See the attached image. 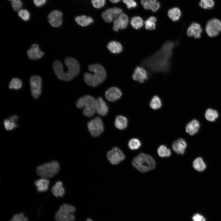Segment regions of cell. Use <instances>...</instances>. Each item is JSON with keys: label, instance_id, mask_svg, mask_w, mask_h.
Segmentation results:
<instances>
[{"label": "cell", "instance_id": "19", "mask_svg": "<svg viewBox=\"0 0 221 221\" xmlns=\"http://www.w3.org/2000/svg\"><path fill=\"white\" fill-rule=\"evenodd\" d=\"M202 31L201 27L199 24L193 22L188 28L187 34L189 37H193L196 38H198L201 36Z\"/></svg>", "mask_w": 221, "mask_h": 221}, {"label": "cell", "instance_id": "41", "mask_svg": "<svg viewBox=\"0 0 221 221\" xmlns=\"http://www.w3.org/2000/svg\"><path fill=\"white\" fill-rule=\"evenodd\" d=\"M28 219L25 217L23 214L21 213L15 215L10 221H27Z\"/></svg>", "mask_w": 221, "mask_h": 221}, {"label": "cell", "instance_id": "18", "mask_svg": "<svg viewBox=\"0 0 221 221\" xmlns=\"http://www.w3.org/2000/svg\"><path fill=\"white\" fill-rule=\"evenodd\" d=\"M187 146V144L186 141L181 138L175 141L172 145L173 150L179 154H184Z\"/></svg>", "mask_w": 221, "mask_h": 221}, {"label": "cell", "instance_id": "37", "mask_svg": "<svg viewBox=\"0 0 221 221\" xmlns=\"http://www.w3.org/2000/svg\"><path fill=\"white\" fill-rule=\"evenodd\" d=\"M18 15L23 20L25 21L28 20L30 18V14L28 11L26 10H21L18 11Z\"/></svg>", "mask_w": 221, "mask_h": 221}, {"label": "cell", "instance_id": "45", "mask_svg": "<svg viewBox=\"0 0 221 221\" xmlns=\"http://www.w3.org/2000/svg\"><path fill=\"white\" fill-rule=\"evenodd\" d=\"M34 4L37 7H40L46 2V0H33Z\"/></svg>", "mask_w": 221, "mask_h": 221}, {"label": "cell", "instance_id": "42", "mask_svg": "<svg viewBox=\"0 0 221 221\" xmlns=\"http://www.w3.org/2000/svg\"><path fill=\"white\" fill-rule=\"evenodd\" d=\"M13 9L16 11H19L22 7V3L21 0H18L11 2Z\"/></svg>", "mask_w": 221, "mask_h": 221}, {"label": "cell", "instance_id": "40", "mask_svg": "<svg viewBox=\"0 0 221 221\" xmlns=\"http://www.w3.org/2000/svg\"><path fill=\"white\" fill-rule=\"evenodd\" d=\"M91 2L94 8L99 9L105 5L106 0H91Z\"/></svg>", "mask_w": 221, "mask_h": 221}, {"label": "cell", "instance_id": "28", "mask_svg": "<svg viewBox=\"0 0 221 221\" xmlns=\"http://www.w3.org/2000/svg\"><path fill=\"white\" fill-rule=\"evenodd\" d=\"M219 116L218 112L211 108L207 109L205 112V116L206 119L210 122H214Z\"/></svg>", "mask_w": 221, "mask_h": 221}, {"label": "cell", "instance_id": "30", "mask_svg": "<svg viewBox=\"0 0 221 221\" xmlns=\"http://www.w3.org/2000/svg\"><path fill=\"white\" fill-rule=\"evenodd\" d=\"M156 18L154 16H151L146 19L144 22L145 28L147 30H153L156 28Z\"/></svg>", "mask_w": 221, "mask_h": 221}, {"label": "cell", "instance_id": "51", "mask_svg": "<svg viewBox=\"0 0 221 221\" xmlns=\"http://www.w3.org/2000/svg\"><path fill=\"white\" fill-rule=\"evenodd\" d=\"M8 0L11 1V2H14V1H17V0Z\"/></svg>", "mask_w": 221, "mask_h": 221}, {"label": "cell", "instance_id": "48", "mask_svg": "<svg viewBox=\"0 0 221 221\" xmlns=\"http://www.w3.org/2000/svg\"><path fill=\"white\" fill-rule=\"evenodd\" d=\"M133 1L134 0H123V2L125 4L127 5Z\"/></svg>", "mask_w": 221, "mask_h": 221}, {"label": "cell", "instance_id": "49", "mask_svg": "<svg viewBox=\"0 0 221 221\" xmlns=\"http://www.w3.org/2000/svg\"><path fill=\"white\" fill-rule=\"evenodd\" d=\"M121 0H109L112 3H116L119 2Z\"/></svg>", "mask_w": 221, "mask_h": 221}, {"label": "cell", "instance_id": "23", "mask_svg": "<svg viewBox=\"0 0 221 221\" xmlns=\"http://www.w3.org/2000/svg\"><path fill=\"white\" fill-rule=\"evenodd\" d=\"M128 120L126 118L122 115H118L115 119L114 125L118 129L122 130L125 129L128 125Z\"/></svg>", "mask_w": 221, "mask_h": 221}, {"label": "cell", "instance_id": "4", "mask_svg": "<svg viewBox=\"0 0 221 221\" xmlns=\"http://www.w3.org/2000/svg\"><path fill=\"white\" fill-rule=\"evenodd\" d=\"M133 166L142 173H145L154 169L156 165L154 159L151 156L141 153L137 155L133 159Z\"/></svg>", "mask_w": 221, "mask_h": 221}, {"label": "cell", "instance_id": "38", "mask_svg": "<svg viewBox=\"0 0 221 221\" xmlns=\"http://www.w3.org/2000/svg\"><path fill=\"white\" fill-rule=\"evenodd\" d=\"M157 0H141V2L145 10H150L151 6Z\"/></svg>", "mask_w": 221, "mask_h": 221}, {"label": "cell", "instance_id": "2", "mask_svg": "<svg viewBox=\"0 0 221 221\" xmlns=\"http://www.w3.org/2000/svg\"><path fill=\"white\" fill-rule=\"evenodd\" d=\"M60 61H55L53 64V68L58 78L64 81H70L79 74L80 72V66L77 61L75 59L67 57L64 60V63L67 66V70L63 72L59 66Z\"/></svg>", "mask_w": 221, "mask_h": 221}, {"label": "cell", "instance_id": "43", "mask_svg": "<svg viewBox=\"0 0 221 221\" xmlns=\"http://www.w3.org/2000/svg\"><path fill=\"white\" fill-rule=\"evenodd\" d=\"M193 221H205V218L199 213H196L192 217Z\"/></svg>", "mask_w": 221, "mask_h": 221}, {"label": "cell", "instance_id": "32", "mask_svg": "<svg viewBox=\"0 0 221 221\" xmlns=\"http://www.w3.org/2000/svg\"><path fill=\"white\" fill-rule=\"evenodd\" d=\"M120 29L126 28L128 25L129 18L127 15L124 13L121 14L117 18Z\"/></svg>", "mask_w": 221, "mask_h": 221}, {"label": "cell", "instance_id": "35", "mask_svg": "<svg viewBox=\"0 0 221 221\" xmlns=\"http://www.w3.org/2000/svg\"><path fill=\"white\" fill-rule=\"evenodd\" d=\"M22 85L21 80L18 78L13 79L10 81L9 85V88L10 89L18 90L20 89Z\"/></svg>", "mask_w": 221, "mask_h": 221}, {"label": "cell", "instance_id": "27", "mask_svg": "<svg viewBox=\"0 0 221 221\" xmlns=\"http://www.w3.org/2000/svg\"><path fill=\"white\" fill-rule=\"evenodd\" d=\"M193 166L194 169L199 172L203 171L206 168V164L202 158L198 157L193 161Z\"/></svg>", "mask_w": 221, "mask_h": 221}, {"label": "cell", "instance_id": "36", "mask_svg": "<svg viewBox=\"0 0 221 221\" xmlns=\"http://www.w3.org/2000/svg\"><path fill=\"white\" fill-rule=\"evenodd\" d=\"M199 5L204 9H209L213 7L214 5V0H200Z\"/></svg>", "mask_w": 221, "mask_h": 221}, {"label": "cell", "instance_id": "26", "mask_svg": "<svg viewBox=\"0 0 221 221\" xmlns=\"http://www.w3.org/2000/svg\"><path fill=\"white\" fill-rule=\"evenodd\" d=\"M168 14L169 17L172 21H175L179 19L181 15V12L179 8L174 7L169 10Z\"/></svg>", "mask_w": 221, "mask_h": 221}, {"label": "cell", "instance_id": "24", "mask_svg": "<svg viewBox=\"0 0 221 221\" xmlns=\"http://www.w3.org/2000/svg\"><path fill=\"white\" fill-rule=\"evenodd\" d=\"M75 21L79 25L82 26H85L92 23L94 20L90 17L82 15L76 17Z\"/></svg>", "mask_w": 221, "mask_h": 221}, {"label": "cell", "instance_id": "46", "mask_svg": "<svg viewBox=\"0 0 221 221\" xmlns=\"http://www.w3.org/2000/svg\"><path fill=\"white\" fill-rule=\"evenodd\" d=\"M137 5V2L133 1L131 2L127 5V7L128 9H131L136 7Z\"/></svg>", "mask_w": 221, "mask_h": 221}, {"label": "cell", "instance_id": "1", "mask_svg": "<svg viewBox=\"0 0 221 221\" xmlns=\"http://www.w3.org/2000/svg\"><path fill=\"white\" fill-rule=\"evenodd\" d=\"M176 43L167 41L154 54L143 60L142 67L153 72H167L170 68L173 50Z\"/></svg>", "mask_w": 221, "mask_h": 221}, {"label": "cell", "instance_id": "3", "mask_svg": "<svg viewBox=\"0 0 221 221\" xmlns=\"http://www.w3.org/2000/svg\"><path fill=\"white\" fill-rule=\"evenodd\" d=\"M88 70L93 73H86L84 75V80L87 85L96 87L102 83L106 77V72L104 67L99 64H91Z\"/></svg>", "mask_w": 221, "mask_h": 221}, {"label": "cell", "instance_id": "7", "mask_svg": "<svg viewBox=\"0 0 221 221\" xmlns=\"http://www.w3.org/2000/svg\"><path fill=\"white\" fill-rule=\"evenodd\" d=\"M76 211L74 206L64 204L60 207L55 215L56 221H74L75 217L73 213Z\"/></svg>", "mask_w": 221, "mask_h": 221}, {"label": "cell", "instance_id": "44", "mask_svg": "<svg viewBox=\"0 0 221 221\" xmlns=\"http://www.w3.org/2000/svg\"><path fill=\"white\" fill-rule=\"evenodd\" d=\"M160 6V3L156 2L151 6L150 10H151L153 12H155L159 9Z\"/></svg>", "mask_w": 221, "mask_h": 221}, {"label": "cell", "instance_id": "12", "mask_svg": "<svg viewBox=\"0 0 221 221\" xmlns=\"http://www.w3.org/2000/svg\"><path fill=\"white\" fill-rule=\"evenodd\" d=\"M122 10L119 8L114 7L105 10L102 13L101 16L103 19L107 22H111L115 19L122 14Z\"/></svg>", "mask_w": 221, "mask_h": 221}, {"label": "cell", "instance_id": "8", "mask_svg": "<svg viewBox=\"0 0 221 221\" xmlns=\"http://www.w3.org/2000/svg\"><path fill=\"white\" fill-rule=\"evenodd\" d=\"M89 132L93 137L99 136L103 131L104 126L101 119L96 117L89 121L87 123Z\"/></svg>", "mask_w": 221, "mask_h": 221}, {"label": "cell", "instance_id": "13", "mask_svg": "<svg viewBox=\"0 0 221 221\" xmlns=\"http://www.w3.org/2000/svg\"><path fill=\"white\" fill-rule=\"evenodd\" d=\"M62 12L60 11L55 10L52 11L48 17L49 23L53 27L60 26L62 22Z\"/></svg>", "mask_w": 221, "mask_h": 221}, {"label": "cell", "instance_id": "39", "mask_svg": "<svg viewBox=\"0 0 221 221\" xmlns=\"http://www.w3.org/2000/svg\"><path fill=\"white\" fill-rule=\"evenodd\" d=\"M4 124L5 129L7 130H10L16 127V124L11 122L9 119H5L4 120Z\"/></svg>", "mask_w": 221, "mask_h": 221}, {"label": "cell", "instance_id": "50", "mask_svg": "<svg viewBox=\"0 0 221 221\" xmlns=\"http://www.w3.org/2000/svg\"><path fill=\"white\" fill-rule=\"evenodd\" d=\"M86 221H93L91 219L88 218L86 220Z\"/></svg>", "mask_w": 221, "mask_h": 221}, {"label": "cell", "instance_id": "25", "mask_svg": "<svg viewBox=\"0 0 221 221\" xmlns=\"http://www.w3.org/2000/svg\"><path fill=\"white\" fill-rule=\"evenodd\" d=\"M108 49L113 53H118L122 50V47L119 42L115 41L110 42L107 45Z\"/></svg>", "mask_w": 221, "mask_h": 221}, {"label": "cell", "instance_id": "14", "mask_svg": "<svg viewBox=\"0 0 221 221\" xmlns=\"http://www.w3.org/2000/svg\"><path fill=\"white\" fill-rule=\"evenodd\" d=\"M122 95L121 91L115 87H112L108 89L105 92L106 99L110 102L115 101L119 99Z\"/></svg>", "mask_w": 221, "mask_h": 221}, {"label": "cell", "instance_id": "20", "mask_svg": "<svg viewBox=\"0 0 221 221\" xmlns=\"http://www.w3.org/2000/svg\"><path fill=\"white\" fill-rule=\"evenodd\" d=\"M200 127L199 122L196 119H194L187 124L185 127L186 131L190 135H193L198 132Z\"/></svg>", "mask_w": 221, "mask_h": 221}, {"label": "cell", "instance_id": "29", "mask_svg": "<svg viewBox=\"0 0 221 221\" xmlns=\"http://www.w3.org/2000/svg\"><path fill=\"white\" fill-rule=\"evenodd\" d=\"M130 23L134 28L138 29L141 28L143 26V21L141 17L135 16L131 18Z\"/></svg>", "mask_w": 221, "mask_h": 221}, {"label": "cell", "instance_id": "34", "mask_svg": "<svg viewBox=\"0 0 221 221\" xmlns=\"http://www.w3.org/2000/svg\"><path fill=\"white\" fill-rule=\"evenodd\" d=\"M141 145V143L140 141L138 139L133 138L131 139L129 141L128 146L129 148L132 150H135L138 149Z\"/></svg>", "mask_w": 221, "mask_h": 221}, {"label": "cell", "instance_id": "21", "mask_svg": "<svg viewBox=\"0 0 221 221\" xmlns=\"http://www.w3.org/2000/svg\"><path fill=\"white\" fill-rule=\"evenodd\" d=\"M34 183L37 191L39 192L46 191L48 188L49 181L48 178L41 177L35 181Z\"/></svg>", "mask_w": 221, "mask_h": 221}, {"label": "cell", "instance_id": "47", "mask_svg": "<svg viewBox=\"0 0 221 221\" xmlns=\"http://www.w3.org/2000/svg\"><path fill=\"white\" fill-rule=\"evenodd\" d=\"M18 118V117L17 115H13L10 117L9 119L12 122L16 123Z\"/></svg>", "mask_w": 221, "mask_h": 221}, {"label": "cell", "instance_id": "10", "mask_svg": "<svg viewBox=\"0 0 221 221\" xmlns=\"http://www.w3.org/2000/svg\"><path fill=\"white\" fill-rule=\"evenodd\" d=\"M31 94L36 99L38 98L41 92L42 80L38 76H31L29 80Z\"/></svg>", "mask_w": 221, "mask_h": 221}, {"label": "cell", "instance_id": "9", "mask_svg": "<svg viewBox=\"0 0 221 221\" xmlns=\"http://www.w3.org/2000/svg\"><path fill=\"white\" fill-rule=\"evenodd\" d=\"M205 30L209 37L217 36L221 31V21L215 18L210 20L206 24Z\"/></svg>", "mask_w": 221, "mask_h": 221}, {"label": "cell", "instance_id": "6", "mask_svg": "<svg viewBox=\"0 0 221 221\" xmlns=\"http://www.w3.org/2000/svg\"><path fill=\"white\" fill-rule=\"evenodd\" d=\"M59 164L56 161L46 163L38 166L36 169L37 175L42 178H48L55 176L58 172Z\"/></svg>", "mask_w": 221, "mask_h": 221}, {"label": "cell", "instance_id": "31", "mask_svg": "<svg viewBox=\"0 0 221 221\" xmlns=\"http://www.w3.org/2000/svg\"><path fill=\"white\" fill-rule=\"evenodd\" d=\"M157 151L159 156L162 157H169L171 154L170 149L164 145H161L159 146Z\"/></svg>", "mask_w": 221, "mask_h": 221}, {"label": "cell", "instance_id": "17", "mask_svg": "<svg viewBox=\"0 0 221 221\" xmlns=\"http://www.w3.org/2000/svg\"><path fill=\"white\" fill-rule=\"evenodd\" d=\"M27 55L30 59L33 60L39 59L44 55V52L40 50L37 44H33L31 48L27 51Z\"/></svg>", "mask_w": 221, "mask_h": 221}, {"label": "cell", "instance_id": "22", "mask_svg": "<svg viewBox=\"0 0 221 221\" xmlns=\"http://www.w3.org/2000/svg\"><path fill=\"white\" fill-rule=\"evenodd\" d=\"M51 191L55 196H62L64 194L65 190L63 186L62 182L60 181L57 182L52 187Z\"/></svg>", "mask_w": 221, "mask_h": 221}, {"label": "cell", "instance_id": "16", "mask_svg": "<svg viewBox=\"0 0 221 221\" xmlns=\"http://www.w3.org/2000/svg\"><path fill=\"white\" fill-rule=\"evenodd\" d=\"M132 78L134 80L142 83L148 79L147 72L142 67L137 66L135 69Z\"/></svg>", "mask_w": 221, "mask_h": 221}, {"label": "cell", "instance_id": "15", "mask_svg": "<svg viewBox=\"0 0 221 221\" xmlns=\"http://www.w3.org/2000/svg\"><path fill=\"white\" fill-rule=\"evenodd\" d=\"M96 112L99 115L104 116H106L108 111V108L106 103L103 98L99 97L96 99Z\"/></svg>", "mask_w": 221, "mask_h": 221}, {"label": "cell", "instance_id": "5", "mask_svg": "<svg viewBox=\"0 0 221 221\" xmlns=\"http://www.w3.org/2000/svg\"><path fill=\"white\" fill-rule=\"evenodd\" d=\"M96 99L91 96L87 95L79 98L76 103L78 108H83V113L87 117L93 116L96 112Z\"/></svg>", "mask_w": 221, "mask_h": 221}, {"label": "cell", "instance_id": "33", "mask_svg": "<svg viewBox=\"0 0 221 221\" xmlns=\"http://www.w3.org/2000/svg\"><path fill=\"white\" fill-rule=\"evenodd\" d=\"M162 106L160 99L157 96H154L150 103V106L153 109L156 110L160 108Z\"/></svg>", "mask_w": 221, "mask_h": 221}, {"label": "cell", "instance_id": "11", "mask_svg": "<svg viewBox=\"0 0 221 221\" xmlns=\"http://www.w3.org/2000/svg\"><path fill=\"white\" fill-rule=\"evenodd\" d=\"M107 157L113 165L117 164L125 159V156L123 152L117 147H114L107 152Z\"/></svg>", "mask_w": 221, "mask_h": 221}]
</instances>
